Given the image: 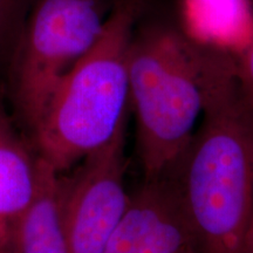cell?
<instances>
[{
	"label": "cell",
	"mask_w": 253,
	"mask_h": 253,
	"mask_svg": "<svg viewBox=\"0 0 253 253\" xmlns=\"http://www.w3.org/2000/svg\"><path fill=\"white\" fill-rule=\"evenodd\" d=\"M203 120L169 176L197 253H239L253 214V106L232 54L203 47Z\"/></svg>",
	"instance_id": "6da1fadb"
},
{
	"label": "cell",
	"mask_w": 253,
	"mask_h": 253,
	"mask_svg": "<svg viewBox=\"0 0 253 253\" xmlns=\"http://www.w3.org/2000/svg\"><path fill=\"white\" fill-rule=\"evenodd\" d=\"M135 18L134 2H116L100 39L60 82L30 137L56 172L71 170L126 126Z\"/></svg>",
	"instance_id": "7a4b0ae2"
},
{
	"label": "cell",
	"mask_w": 253,
	"mask_h": 253,
	"mask_svg": "<svg viewBox=\"0 0 253 253\" xmlns=\"http://www.w3.org/2000/svg\"><path fill=\"white\" fill-rule=\"evenodd\" d=\"M144 181L169 175L188 149L204 104L203 47L154 26L132 36L126 56Z\"/></svg>",
	"instance_id": "3957f363"
},
{
	"label": "cell",
	"mask_w": 253,
	"mask_h": 253,
	"mask_svg": "<svg viewBox=\"0 0 253 253\" xmlns=\"http://www.w3.org/2000/svg\"><path fill=\"white\" fill-rule=\"evenodd\" d=\"M115 4L114 0L34 1L5 88L12 116L28 138L60 82L100 39Z\"/></svg>",
	"instance_id": "277c9868"
},
{
	"label": "cell",
	"mask_w": 253,
	"mask_h": 253,
	"mask_svg": "<svg viewBox=\"0 0 253 253\" xmlns=\"http://www.w3.org/2000/svg\"><path fill=\"white\" fill-rule=\"evenodd\" d=\"M126 126L102 147L59 173L61 219L69 253H102L128 211Z\"/></svg>",
	"instance_id": "5b68a950"
},
{
	"label": "cell",
	"mask_w": 253,
	"mask_h": 253,
	"mask_svg": "<svg viewBox=\"0 0 253 253\" xmlns=\"http://www.w3.org/2000/svg\"><path fill=\"white\" fill-rule=\"evenodd\" d=\"M102 253H197L176 184L170 176L144 181Z\"/></svg>",
	"instance_id": "8992f818"
},
{
	"label": "cell",
	"mask_w": 253,
	"mask_h": 253,
	"mask_svg": "<svg viewBox=\"0 0 253 253\" xmlns=\"http://www.w3.org/2000/svg\"><path fill=\"white\" fill-rule=\"evenodd\" d=\"M37 184L38 154L0 90V253H11L15 226L33 201Z\"/></svg>",
	"instance_id": "52a82bcc"
},
{
	"label": "cell",
	"mask_w": 253,
	"mask_h": 253,
	"mask_svg": "<svg viewBox=\"0 0 253 253\" xmlns=\"http://www.w3.org/2000/svg\"><path fill=\"white\" fill-rule=\"evenodd\" d=\"M182 33L204 48L235 55L253 37L251 0H181Z\"/></svg>",
	"instance_id": "ba28073f"
},
{
	"label": "cell",
	"mask_w": 253,
	"mask_h": 253,
	"mask_svg": "<svg viewBox=\"0 0 253 253\" xmlns=\"http://www.w3.org/2000/svg\"><path fill=\"white\" fill-rule=\"evenodd\" d=\"M59 172L38 155V184L12 237L11 253H69L61 219Z\"/></svg>",
	"instance_id": "9c48e42d"
},
{
	"label": "cell",
	"mask_w": 253,
	"mask_h": 253,
	"mask_svg": "<svg viewBox=\"0 0 253 253\" xmlns=\"http://www.w3.org/2000/svg\"><path fill=\"white\" fill-rule=\"evenodd\" d=\"M36 0H0V90L6 80L27 17Z\"/></svg>",
	"instance_id": "30bf717a"
},
{
	"label": "cell",
	"mask_w": 253,
	"mask_h": 253,
	"mask_svg": "<svg viewBox=\"0 0 253 253\" xmlns=\"http://www.w3.org/2000/svg\"><path fill=\"white\" fill-rule=\"evenodd\" d=\"M233 58L240 87L246 99L253 106V37Z\"/></svg>",
	"instance_id": "8fae6325"
},
{
	"label": "cell",
	"mask_w": 253,
	"mask_h": 253,
	"mask_svg": "<svg viewBox=\"0 0 253 253\" xmlns=\"http://www.w3.org/2000/svg\"><path fill=\"white\" fill-rule=\"evenodd\" d=\"M239 253H253V214L246 231Z\"/></svg>",
	"instance_id": "7c38bea8"
},
{
	"label": "cell",
	"mask_w": 253,
	"mask_h": 253,
	"mask_svg": "<svg viewBox=\"0 0 253 253\" xmlns=\"http://www.w3.org/2000/svg\"><path fill=\"white\" fill-rule=\"evenodd\" d=\"M251 1H252V4H253V0H251Z\"/></svg>",
	"instance_id": "4fadbf2b"
}]
</instances>
